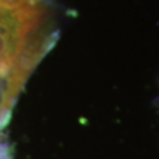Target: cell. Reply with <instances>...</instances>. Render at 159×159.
Returning a JSON list of instances; mask_svg holds the SVG:
<instances>
[{
    "label": "cell",
    "mask_w": 159,
    "mask_h": 159,
    "mask_svg": "<svg viewBox=\"0 0 159 159\" xmlns=\"http://www.w3.org/2000/svg\"><path fill=\"white\" fill-rule=\"evenodd\" d=\"M46 17L40 0H0V67L25 60L38 64L50 46L51 37L38 38Z\"/></svg>",
    "instance_id": "cell-1"
},
{
    "label": "cell",
    "mask_w": 159,
    "mask_h": 159,
    "mask_svg": "<svg viewBox=\"0 0 159 159\" xmlns=\"http://www.w3.org/2000/svg\"><path fill=\"white\" fill-rule=\"evenodd\" d=\"M31 71L23 64L0 67V130Z\"/></svg>",
    "instance_id": "cell-2"
}]
</instances>
